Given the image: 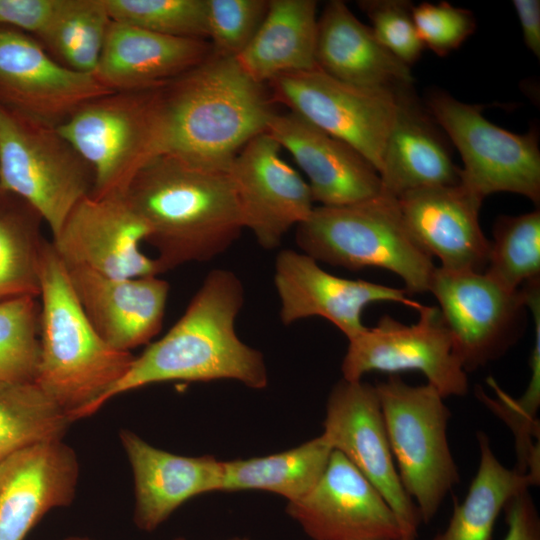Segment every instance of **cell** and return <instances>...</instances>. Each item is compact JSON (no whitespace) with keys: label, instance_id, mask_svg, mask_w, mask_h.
<instances>
[{"label":"cell","instance_id":"6da1fadb","mask_svg":"<svg viewBox=\"0 0 540 540\" xmlns=\"http://www.w3.org/2000/svg\"><path fill=\"white\" fill-rule=\"evenodd\" d=\"M243 304L244 288L237 275L227 269L210 271L180 319L134 357L97 409L120 394L168 381L234 380L252 389L265 388L268 372L263 354L235 331Z\"/></svg>","mask_w":540,"mask_h":540},{"label":"cell","instance_id":"7a4b0ae2","mask_svg":"<svg viewBox=\"0 0 540 540\" xmlns=\"http://www.w3.org/2000/svg\"><path fill=\"white\" fill-rule=\"evenodd\" d=\"M124 197L148 229L161 273L224 253L243 226L228 171L204 168L170 154L146 163Z\"/></svg>","mask_w":540,"mask_h":540},{"label":"cell","instance_id":"3957f363","mask_svg":"<svg viewBox=\"0 0 540 540\" xmlns=\"http://www.w3.org/2000/svg\"><path fill=\"white\" fill-rule=\"evenodd\" d=\"M159 154L228 171L240 150L267 131L275 114L263 84L236 58L215 55L159 88Z\"/></svg>","mask_w":540,"mask_h":540},{"label":"cell","instance_id":"277c9868","mask_svg":"<svg viewBox=\"0 0 540 540\" xmlns=\"http://www.w3.org/2000/svg\"><path fill=\"white\" fill-rule=\"evenodd\" d=\"M39 296L40 359L35 382L72 422L91 416L135 356L111 347L98 335L48 240L41 258Z\"/></svg>","mask_w":540,"mask_h":540},{"label":"cell","instance_id":"5b68a950","mask_svg":"<svg viewBox=\"0 0 540 540\" xmlns=\"http://www.w3.org/2000/svg\"><path fill=\"white\" fill-rule=\"evenodd\" d=\"M296 243L317 262L388 270L408 293L428 292L436 268L408 231L397 199L382 193L349 205L314 207L296 227Z\"/></svg>","mask_w":540,"mask_h":540},{"label":"cell","instance_id":"8992f818","mask_svg":"<svg viewBox=\"0 0 540 540\" xmlns=\"http://www.w3.org/2000/svg\"><path fill=\"white\" fill-rule=\"evenodd\" d=\"M375 387L401 484L429 524L460 482L448 441L451 411L434 387L408 384L399 374Z\"/></svg>","mask_w":540,"mask_h":540},{"label":"cell","instance_id":"52a82bcc","mask_svg":"<svg viewBox=\"0 0 540 540\" xmlns=\"http://www.w3.org/2000/svg\"><path fill=\"white\" fill-rule=\"evenodd\" d=\"M159 88L117 91L80 106L58 131L94 174L90 196H124L140 169L159 154L161 140Z\"/></svg>","mask_w":540,"mask_h":540},{"label":"cell","instance_id":"ba28073f","mask_svg":"<svg viewBox=\"0 0 540 540\" xmlns=\"http://www.w3.org/2000/svg\"><path fill=\"white\" fill-rule=\"evenodd\" d=\"M93 186L91 167L57 127L0 105V189L31 205L52 236Z\"/></svg>","mask_w":540,"mask_h":540},{"label":"cell","instance_id":"9c48e42d","mask_svg":"<svg viewBox=\"0 0 540 540\" xmlns=\"http://www.w3.org/2000/svg\"><path fill=\"white\" fill-rule=\"evenodd\" d=\"M428 112L457 148L463 168L459 183L480 198L498 192L520 194L540 202L538 132L505 130L487 120L482 107L447 93L430 95Z\"/></svg>","mask_w":540,"mask_h":540},{"label":"cell","instance_id":"30bf717a","mask_svg":"<svg viewBox=\"0 0 540 540\" xmlns=\"http://www.w3.org/2000/svg\"><path fill=\"white\" fill-rule=\"evenodd\" d=\"M268 84L275 101L350 145L379 172L399 89L355 86L319 68L283 74Z\"/></svg>","mask_w":540,"mask_h":540},{"label":"cell","instance_id":"8fae6325","mask_svg":"<svg viewBox=\"0 0 540 540\" xmlns=\"http://www.w3.org/2000/svg\"><path fill=\"white\" fill-rule=\"evenodd\" d=\"M419 319L407 325L383 315L378 323L348 340L342 378L359 381L373 371L399 374L419 371L443 398L468 393L467 372L438 307L421 305Z\"/></svg>","mask_w":540,"mask_h":540},{"label":"cell","instance_id":"7c38bea8","mask_svg":"<svg viewBox=\"0 0 540 540\" xmlns=\"http://www.w3.org/2000/svg\"><path fill=\"white\" fill-rule=\"evenodd\" d=\"M454 348L468 373L502 357L520 338L527 312L521 289L484 272L436 267L429 286Z\"/></svg>","mask_w":540,"mask_h":540},{"label":"cell","instance_id":"4fadbf2b","mask_svg":"<svg viewBox=\"0 0 540 540\" xmlns=\"http://www.w3.org/2000/svg\"><path fill=\"white\" fill-rule=\"evenodd\" d=\"M320 434L380 492L397 517L402 540H417L420 513L404 490L375 385L341 379L331 389Z\"/></svg>","mask_w":540,"mask_h":540},{"label":"cell","instance_id":"5bb4252c","mask_svg":"<svg viewBox=\"0 0 540 540\" xmlns=\"http://www.w3.org/2000/svg\"><path fill=\"white\" fill-rule=\"evenodd\" d=\"M94 75L69 69L33 36L0 26V105L58 127L85 102L110 93Z\"/></svg>","mask_w":540,"mask_h":540},{"label":"cell","instance_id":"9a60e30c","mask_svg":"<svg viewBox=\"0 0 540 540\" xmlns=\"http://www.w3.org/2000/svg\"><path fill=\"white\" fill-rule=\"evenodd\" d=\"M147 236V226L124 196H86L70 211L51 242L65 266L134 278L161 274L156 258L140 249Z\"/></svg>","mask_w":540,"mask_h":540},{"label":"cell","instance_id":"2e32d148","mask_svg":"<svg viewBox=\"0 0 540 540\" xmlns=\"http://www.w3.org/2000/svg\"><path fill=\"white\" fill-rule=\"evenodd\" d=\"M280 151V145L262 133L240 150L228 169L243 226L268 250L278 247L314 209L308 183Z\"/></svg>","mask_w":540,"mask_h":540},{"label":"cell","instance_id":"e0dca14e","mask_svg":"<svg viewBox=\"0 0 540 540\" xmlns=\"http://www.w3.org/2000/svg\"><path fill=\"white\" fill-rule=\"evenodd\" d=\"M286 513L312 540H402L380 492L341 453L332 451L313 489Z\"/></svg>","mask_w":540,"mask_h":540},{"label":"cell","instance_id":"ac0fdd59","mask_svg":"<svg viewBox=\"0 0 540 540\" xmlns=\"http://www.w3.org/2000/svg\"><path fill=\"white\" fill-rule=\"evenodd\" d=\"M274 284L281 301L280 319L284 325L322 317L348 340L365 330L362 314L372 303H399L415 310L421 307L407 296L405 289L333 275L312 257L291 249L280 251L276 257Z\"/></svg>","mask_w":540,"mask_h":540},{"label":"cell","instance_id":"d6986e66","mask_svg":"<svg viewBox=\"0 0 540 540\" xmlns=\"http://www.w3.org/2000/svg\"><path fill=\"white\" fill-rule=\"evenodd\" d=\"M75 451L63 440L28 446L0 462V540H24L51 510L69 506L79 480Z\"/></svg>","mask_w":540,"mask_h":540},{"label":"cell","instance_id":"ffe728a7","mask_svg":"<svg viewBox=\"0 0 540 540\" xmlns=\"http://www.w3.org/2000/svg\"><path fill=\"white\" fill-rule=\"evenodd\" d=\"M483 199L462 184L425 187L397 199L405 225L417 244L441 268L484 272L489 240L479 214Z\"/></svg>","mask_w":540,"mask_h":540},{"label":"cell","instance_id":"44dd1931","mask_svg":"<svg viewBox=\"0 0 540 540\" xmlns=\"http://www.w3.org/2000/svg\"><path fill=\"white\" fill-rule=\"evenodd\" d=\"M88 321L111 347L131 352L161 330L169 293L158 275L117 278L83 266H65Z\"/></svg>","mask_w":540,"mask_h":540},{"label":"cell","instance_id":"7402d4cb","mask_svg":"<svg viewBox=\"0 0 540 540\" xmlns=\"http://www.w3.org/2000/svg\"><path fill=\"white\" fill-rule=\"evenodd\" d=\"M266 132L292 155L320 206L349 205L381 193L380 176L367 159L299 115L275 113Z\"/></svg>","mask_w":540,"mask_h":540},{"label":"cell","instance_id":"603a6c76","mask_svg":"<svg viewBox=\"0 0 540 540\" xmlns=\"http://www.w3.org/2000/svg\"><path fill=\"white\" fill-rule=\"evenodd\" d=\"M119 439L133 474V520L140 530L154 531L188 500L222 489L223 461L212 455L170 453L127 429Z\"/></svg>","mask_w":540,"mask_h":540},{"label":"cell","instance_id":"cb8c5ba5","mask_svg":"<svg viewBox=\"0 0 540 540\" xmlns=\"http://www.w3.org/2000/svg\"><path fill=\"white\" fill-rule=\"evenodd\" d=\"M211 53L206 40L162 35L112 20L94 76L113 92L151 90L197 66Z\"/></svg>","mask_w":540,"mask_h":540},{"label":"cell","instance_id":"d4e9b609","mask_svg":"<svg viewBox=\"0 0 540 540\" xmlns=\"http://www.w3.org/2000/svg\"><path fill=\"white\" fill-rule=\"evenodd\" d=\"M438 127L411 87L397 91L396 115L378 172L382 194L398 199L413 190L459 183L460 168Z\"/></svg>","mask_w":540,"mask_h":540},{"label":"cell","instance_id":"484cf974","mask_svg":"<svg viewBox=\"0 0 540 540\" xmlns=\"http://www.w3.org/2000/svg\"><path fill=\"white\" fill-rule=\"evenodd\" d=\"M315 60L329 76L355 86L412 87L410 66L386 49L371 27L340 0L329 1L318 19Z\"/></svg>","mask_w":540,"mask_h":540},{"label":"cell","instance_id":"4316f807","mask_svg":"<svg viewBox=\"0 0 540 540\" xmlns=\"http://www.w3.org/2000/svg\"><path fill=\"white\" fill-rule=\"evenodd\" d=\"M317 2L270 0L265 17L246 49L236 57L256 82L317 68Z\"/></svg>","mask_w":540,"mask_h":540},{"label":"cell","instance_id":"83f0119b","mask_svg":"<svg viewBox=\"0 0 540 540\" xmlns=\"http://www.w3.org/2000/svg\"><path fill=\"white\" fill-rule=\"evenodd\" d=\"M477 442L479 463L467 494L462 502L454 503L448 525L431 540H492L508 501L540 484L534 476L503 465L483 431L477 432Z\"/></svg>","mask_w":540,"mask_h":540},{"label":"cell","instance_id":"f1b7e54d","mask_svg":"<svg viewBox=\"0 0 540 540\" xmlns=\"http://www.w3.org/2000/svg\"><path fill=\"white\" fill-rule=\"evenodd\" d=\"M332 448L319 435L289 450L262 457L223 461L222 492L267 491L295 502L322 476Z\"/></svg>","mask_w":540,"mask_h":540},{"label":"cell","instance_id":"f546056e","mask_svg":"<svg viewBox=\"0 0 540 540\" xmlns=\"http://www.w3.org/2000/svg\"><path fill=\"white\" fill-rule=\"evenodd\" d=\"M40 214L25 200L0 189V302L40 295V266L47 240Z\"/></svg>","mask_w":540,"mask_h":540},{"label":"cell","instance_id":"4dcf8cb0","mask_svg":"<svg viewBox=\"0 0 540 540\" xmlns=\"http://www.w3.org/2000/svg\"><path fill=\"white\" fill-rule=\"evenodd\" d=\"M71 423L36 382L0 384V462L28 446L63 440Z\"/></svg>","mask_w":540,"mask_h":540},{"label":"cell","instance_id":"1f68e13d","mask_svg":"<svg viewBox=\"0 0 540 540\" xmlns=\"http://www.w3.org/2000/svg\"><path fill=\"white\" fill-rule=\"evenodd\" d=\"M111 21L104 0H63L36 39L64 66L94 75Z\"/></svg>","mask_w":540,"mask_h":540},{"label":"cell","instance_id":"d6a6232c","mask_svg":"<svg viewBox=\"0 0 540 540\" xmlns=\"http://www.w3.org/2000/svg\"><path fill=\"white\" fill-rule=\"evenodd\" d=\"M531 314L534 343L530 357L531 375L526 390L519 398H513L493 379H489L495 397L487 395L481 388L477 390V397L513 433L517 457L514 468L540 480V311L534 309Z\"/></svg>","mask_w":540,"mask_h":540},{"label":"cell","instance_id":"836d02e7","mask_svg":"<svg viewBox=\"0 0 540 540\" xmlns=\"http://www.w3.org/2000/svg\"><path fill=\"white\" fill-rule=\"evenodd\" d=\"M484 273L511 290L540 279L539 210L497 218Z\"/></svg>","mask_w":540,"mask_h":540},{"label":"cell","instance_id":"e575fe53","mask_svg":"<svg viewBox=\"0 0 540 540\" xmlns=\"http://www.w3.org/2000/svg\"><path fill=\"white\" fill-rule=\"evenodd\" d=\"M39 332L36 298L23 296L0 302V384L35 382Z\"/></svg>","mask_w":540,"mask_h":540},{"label":"cell","instance_id":"d590c367","mask_svg":"<svg viewBox=\"0 0 540 540\" xmlns=\"http://www.w3.org/2000/svg\"><path fill=\"white\" fill-rule=\"evenodd\" d=\"M113 21L162 35L207 39L206 0H104Z\"/></svg>","mask_w":540,"mask_h":540},{"label":"cell","instance_id":"8d00e7d4","mask_svg":"<svg viewBox=\"0 0 540 540\" xmlns=\"http://www.w3.org/2000/svg\"><path fill=\"white\" fill-rule=\"evenodd\" d=\"M207 39L215 55L238 57L259 29L266 0H206Z\"/></svg>","mask_w":540,"mask_h":540},{"label":"cell","instance_id":"74e56055","mask_svg":"<svg viewBox=\"0 0 540 540\" xmlns=\"http://www.w3.org/2000/svg\"><path fill=\"white\" fill-rule=\"evenodd\" d=\"M359 7L371 21L378 41L406 65L414 64L424 48L413 20V4L407 0H363Z\"/></svg>","mask_w":540,"mask_h":540},{"label":"cell","instance_id":"f35d334b","mask_svg":"<svg viewBox=\"0 0 540 540\" xmlns=\"http://www.w3.org/2000/svg\"><path fill=\"white\" fill-rule=\"evenodd\" d=\"M413 20L423 43L438 56L457 49L476 29L473 13L448 2L413 6Z\"/></svg>","mask_w":540,"mask_h":540},{"label":"cell","instance_id":"ab89813d","mask_svg":"<svg viewBox=\"0 0 540 540\" xmlns=\"http://www.w3.org/2000/svg\"><path fill=\"white\" fill-rule=\"evenodd\" d=\"M63 0H0V26L38 38L51 24Z\"/></svg>","mask_w":540,"mask_h":540},{"label":"cell","instance_id":"60d3db41","mask_svg":"<svg viewBox=\"0 0 540 540\" xmlns=\"http://www.w3.org/2000/svg\"><path fill=\"white\" fill-rule=\"evenodd\" d=\"M503 512L507 523L503 540H540V517L529 490L510 499Z\"/></svg>","mask_w":540,"mask_h":540},{"label":"cell","instance_id":"b9f144b4","mask_svg":"<svg viewBox=\"0 0 540 540\" xmlns=\"http://www.w3.org/2000/svg\"><path fill=\"white\" fill-rule=\"evenodd\" d=\"M518 16L524 42L527 48L539 58L540 56V1L513 0Z\"/></svg>","mask_w":540,"mask_h":540},{"label":"cell","instance_id":"7bdbcfd3","mask_svg":"<svg viewBox=\"0 0 540 540\" xmlns=\"http://www.w3.org/2000/svg\"><path fill=\"white\" fill-rule=\"evenodd\" d=\"M62 540H95V539L85 537V536H69Z\"/></svg>","mask_w":540,"mask_h":540},{"label":"cell","instance_id":"ee69618b","mask_svg":"<svg viewBox=\"0 0 540 540\" xmlns=\"http://www.w3.org/2000/svg\"><path fill=\"white\" fill-rule=\"evenodd\" d=\"M225 540H250V539L244 538V537H233V538H229V539H225Z\"/></svg>","mask_w":540,"mask_h":540},{"label":"cell","instance_id":"f6af8a7d","mask_svg":"<svg viewBox=\"0 0 540 540\" xmlns=\"http://www.w3.org/2000/svg\"><path fill=\"white\" fill-rule=\"evenodd\" d=\"M174 540H186L184 537H177Z\"/></svg>","mask_w":540,"mask_h":540}]
</instances>
